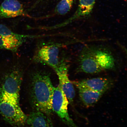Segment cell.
<instances>
[{
  "mask_svg": "<svg viewBox=\"0 0 127 127\" xmlns=\"http://www.w3.org/2000/svg\"><path fill=\"white\" fill-rule=\"evenodd\" d=\"M31 97L35 111L49 116L53 111L52 100L54 88L50 76L44 71H35L32 76Z\"/></svg>",
  "mask_w": 127,
  "mask_h": 127,
  "instance_id": "cell-1",
  "label": "cell"
},
{
  "mask_svg": "<svg viewBox=\"0 0 127 127\" xmlns=\"http://www.w3.org/2000/svg\"><path fill=\"white\" fill-rule=\"evenodd\" d=\"M1 95L19 104L21 87L23 71L21 65L16 63L7 67Z\"/></svg>",
  "mask_w": 127,
  "mask_h": 127,
  "instance_id": "cell-2",
  "label": "cell"
},
{
  "mask_svg": "<svg viewBox=\"0 0 127 127\" xmlns=\"http://www.w3.org/2000/svg\"><path fill=\"white\" fill-rule=\"evenodd\" d=\"M0 96V113L13 126H24L26 123L27 116L22 110L19 104L1 95Z\"/></svg>",
  "mask_w": 127,
  "mask_h": 127,
  "instance_id": "cell-3",
  "label": "cell"
},
{
  "mask_svg": "<svg viewBox=\"0 0 127 127\" xmlns=\"http://www.w3.org/2000/svg\"><path fill=\"white\" fill-rule=\"evenodd\" d=\"M69 102L59 85L54 87L52 100V108L55 112L69 127H78L71 119L68 112Z\"/></svg>",
  "mask_w": 127,
  "mask_h": 127,
  "instance_id": "cell-4",
  "label": "cell"
},
{
  "mask_svg": "<svg viewBox=\"0 0 127 127\" xmlns=\"http://www.w3.org/2000/svg\"><path fill=\"white\" fill-rule=\"evenodd\" d=\"M69 66L63 60L60 62L58 66L54 69L59 80V85L71 104H73L75 96V91L73 84L68 76Z\"/></svg>",
  "mask_w": 127,
  "mask_h": 127,
  "instance_id": "cell-5",
  "label": "cell"
},
{
  "mask_svg": "<svg viewBox=\"0 0 127 127\" xmlns=\"http://www.w3.org/2000/svg\"><path fill=\"white\" fill-rule=\"evenodd\" d=\"M59 46L55 44L47 45L41 47L35 57L37 62L44 64L54 69L59 64Z\"/></svg>",
  "mask_w": 127,
  "mask_h": 127,
  "instance_id": "cell-6",
  "label": "cell"
},
{
  "mask_svg": "<svg viewBox=\"0 0 127 127\" xmlns=\"http://www.w3.org/2000/svg\"><path fill=\"white\" fill-rule=\"evenodd\" d=\"M19 16L32 18L19 1L17 0H4L0 5V18H12Z\"/></svg>",
  "mask_w": 127,
  "mask_h": 127,
  "instance_id": "cell-7",
  "label": "cell"
},
{
  "mask_svg": "<svg viewBox=\"0 0 127 127\" xmlns=\"http://www.w3.org/2000/svg\"><path fill=\"white\" fill-rule=\"evenodd\" d=\"M95 60L102 71L115 68V58L111 52L103 47L90 46Z\"/></svg>",
  "mask_w": 127,
  "mask_h": 127,
  "instance_id": "cell-8",
  "label": "cell"
},
{
  "mask_svg": "<svg viewBox=\"0 0 127 127\" xmlns=\"http://www.w3.org/2000/svg\"><path fill=\"white\" fill-rule=\"evenodd\" d=\"M76 87H85L94 91L103 94L112 87L113 81L110 79L104 77H97L83 79L72 82Z\"/></svg>",
  "mask_w": 127,
  "mask_h": 127,
  "instance_id": "cell-9",
  "label": "cell"
},
{
  "mask_svg": "<svg viewBox=\"0 0 127 127\" xmlns=\"http://www.w3.org/2000/svg\"><path fill=\"white\" fill-rule=\"evenodd\" d=\"M95 1L96 0H79L78 7L74 15L57 27L59 28L66 26L78 19L89 15L92 12Z\"/></svg>",
  "mask_w": 127,
  "mask_h": 127,
  "instance_id": "cell-10",
  "label": "cell"
},
{
  "mask_svg": "<svg viewBox=\"0 0 127 127\" xmlns=\"http://www.w3.org/2000/svg\"><path fill=\"white\" fill-rule=\"evenodd\" d=\"M49 116L35 111L27 116L26 123L30 127H54Z\"/></svg>",
  "mask_w": 127,
  "mask_h": 127,
  "instance_id": "cell-11",
  "label": "cell"
},
{
  "mask_svg": "<svg viewBox=\"0 0 127 127\" xmlns=\"http://www.w3.org/2000/svg\"><path fill=\"white\" fill-rule=\"evenodd\" d=\"M79 90V97L86 106L90 107L99 100L103 93L94 91L85 87L76 86Z\"/></svg>",
  "mask_w": 127,
  "mask_h": 127,
  "instance_id": "cell-12",
  "label": "cell"
},
{
  "mask_svg": "<svg viewBox=\"0 0 127 127\" xmlns=\"http://www.w3.org/2000/svg\"><path fill=\"white\" fill-rule=\"evenodd\" d=\"M75 0H61L56 7L55 12L58 15L67 14L71 10Z\"/></svg>",
  "mask_w": 127,
  "mask_h": 127,
  "instance_id": "cell-13",
  "label": "cell"
},
{
  "mask_svg": "<svg viewBox=\"0 0 127 127\" xmlns=\"http://www.w3.org/2000/svg\"><path fill=\"white\" fill-rule=\"evenodd\" d=\"M43 0H37L35 2V3L34 5H33L32 7V8L33 9V8L35 7L41 1H42Z\"/></svg>",
  "mask_w": 127,
  "mask_h": 127,
  "instance_id": "cell-14",
  "label": "cell"
}]
</instances>
